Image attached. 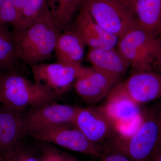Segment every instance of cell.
Here are the masks:
<instances>
[{"mask_svg":"<svg viewBox=\"0 0 161 161\" xmlns=\"http://www.w3.org/2000/svg\"><path fill=\"white\" fill-rule=\"evenodd\" d=\"M62 30L49 7L30 26L14 29L19 60L31 67L49 60Z\"/></svg>","mask_w":161,"mask_h":161,"instance_id":"6da1fadb","label":"cell"},{"mask_svg":"<svg viewBox=\"0 0 161 161\" xmlns=\"http://www.w3.org/2000/svg\"><path fill=\"white\" fill-rule=\"evenodd\" d=\"M58 98L13 69L3 70L0 74V104L23 111L32 106L57 101Z\"/></svg>","mask_w":161,"mask_h":161,"instance_id":"7a4b0ae2","label":"cell"},{"mask_svg":"<svg viewBox=\"0 0 161 161\" xmlns=\"http://www.w3.org/2000/svg\"><path fill=\"white\" fill-rule=\"evenodd\" d=\"M112 139L109 143L132 161H151L153 154L158 147V115L150 111L143 114L139 126L132 134Z\"/></svg>","mask_w":161,"mask_h":161,"instance_id":"3957f363","label":"cell"},{"mask_svg":"<svg viewBox=\"0 0 161 161\" xmlns=\"http://www.w3.org/2000/svg\"><path fill=\"white\" fill-rule=\"evenodd\" d=\"M78 107L58 103L57 101L32 106L22 112L26 136L34 132L73 124Z\"/></svg>","mask_w":161,"mask_h":161,"instance_id":"277c9868","label":"cell"},{"mask_svg":"<svg viewBox=\"0 0 161 161\" xmlns=\"http://www.w3.org/2000/svg\"><path fill=\"white\" fill-rule=\"evenodd\" d=\"M80 7L86 9L95 23L119 39L138 26L135 17L116 0H85Z\"/></svg>","mask_w":161,"mask_h":161,"instance_id":"5b68a950","label":"cell"},{"mask_svg":"<svg viewBox=\"0 0 161 161\" xmlns=\"http://www.w3.org/2000/svg\"><path fill=\"white\" fill-rule=\"evenodd\" d=\"M102 108L115 124L120 136H125L129 128L139 126L143 113L140 105L132 100L125 91L122 83H117L106 98Z\"/></svg>","mask_w":161,"mask_h":161,"instance_id":"8992f818","label":"cell"},{"mask_svg":"<svg viewBox=\"0 0 161 161\" xmlns=\"http://www.w3.org/2000/svg\"><path fill=\"white\" fill-rule=\"evenodd\" d=\"M155 38L139 26L119 39L117 49L136 71H153Z\"/></svg>","mask_w":161,"mask_h":161,"instance_id":"52a82bcc","label":"cell"},{"mask_svg":"<svg viewBox=\"0 0 161 161\" xmlns=\"http://www.w3.org/2000/svg\"><path fill=\"white\" fill-rule=\"evenodd\" d=\"M29 136L40 142L97 157L100 158L102 153L100 147L89 140L73 124L34 132Z\"/></svg>","mask_w":161,"mask_h":161,"instance_id":"ba28073f","label":"cell"},{"mask_svg":"<svg viewBox=\"0 0 161 161\" xmlns=\"http://www.w3.org/2000/svg\"><path fill=\"white\" fill-rule=\"evenodd\" d=\"M82 67L57 62H42L32 65L31 68L34 81L59 98L74 85Z\"/></svg>","mask_w":161,"mask_h":161,"instance_id":"9c48e42d","label":"cell"},{"mask_svg":"<svg viewBox=\"0 0 161 161\" xmlns=\"http://www.w3.org/2000/svg\"><path fill=\"white\" fill-rule=\"evenodd\" d=\"M73 125L92 142H101L116 136L115 124L102 107H78Z\"/></svg>","mask_w":161,"mask_h":161,"instance_id":"30bf717a","label":"cell"},{"mask_svg":"<svg viewBox=\"0 0 161 161\" xmlns=\"http://www.w3.org/2000/svg\"><path fill=\"white\" fill-rule=\"evenodd\" d=\"M23 111L0 104V158L11 154L26 136Z\"/></svg>","mask_w":161,"mask_h":161,"instance_id":"8fae6325","label":"cell"},{"mask_svg":"<svg viewBox=\"0 0 161 161\" xmlns=\"http://www.w3.org/2000/svg\"><path fill=\"white\" fill-rule=\"evenodd\" d=\"M128 95L139 105L161 98V74L153 71H136L122 82Z\"/></svg>","mask_w":161,"mask_h":161,"instance_id":"7c38bea8","label":"cell"},{"mask_svg":"<svg viewBox=\"0 0 161 161\" xmlns=\"http://www.w3.org/2000/svg\"><path fill=\"white\" fill-rule=\"evenodd\" d=\"M72 28L76 31L90 48H115L119 38L105 30L95 23L89 12L80 7Z\"/></svg>","mask_w":161,"mask_h":161,"instance_id":"4fadbf2b","label":"cell"},{"mask_svg":"<svg viewBox=\"0 0 161 161\" xmlns=\"http://www.w3.org/2000/svg\"><path fill=\"white\" fill-rule=\"evenodd\" d=\"M85 42L73 28L63 30L58 37L54 53L57 62L73 66H82Z\"/></svg>","mask_w":161,"mask_h":161,"instance_id":"5bb4252c","label":"cell"},{"mask_svg":"<svg viewBox=\"0 0 161 161\" xmlns=\"http://www.w3.org/2000/svg\"><path fill=\"white\" fill-rule=\"evenodd\" d=\"M86 60L95 69L120 79L130 66L117 48H90Z\"/></svg>","mask_w":161,"mask_h":161,"instance_id":"9a60e30c","label":"cell"},{"mask_svg":"<svg viewBox=\"0 0 161 161\" xmlns=\"http://www.w3.org/2000/svg\"><path fill=\"white\" fill-rule=\"evenodd\" d=\"M135 16L141 28L156 37L161 31V0H138Z\"/></svg>","mask_w":161,"mask_h":161,"instance_id":"2e32d148","label":"cell"},{"mask_svg":"<svg viewBox=\"0 0 161 161\" xmlns=\"http://www.w3.org/2000/svg\"><path fill=\"white\" fill-rule=\"evenodd\" d=\"M19 60L13 32L6 26L0 25V68L13 69Z\"/></svg>","mask_w":161,"mask_h":161,"instance_id":"e0dca14e","label":"cell"},{"mask_svg":"<svg viewBox=\"0 0 161 161\" xmlns=\"http://www.w3.org/2000/svg\"><path fill=\"white\" fill-rule=\"evenodd\" d=\"M82 67L80 74L75 80V90L80 98L88 104H95L106 98L109 92L96 86L85 75Z\"/></svg>","mask_w":161,"mask_h":161,"instance_id":"ac0fdd59","label":"cell"},{"mask_svg":"<svg viewBox=\"0 0 161 161\" xmlns=\"http://www.w3.org/2000/svg\"><path fill=\"white\" fill-rule=\"evenodd\" d=\"M82 0H58L57 5L51 11L53 17L62 30L71 23L75 12L81 5Z\"/></svg>","mask_w":161,"mask_h":161,"instance_id":"d6986e66","label":"cell"},{"mask_svg":"<svg viewBox=\"0 0 161 161\" xmlns=\"http://www.w3.org/2000/svg\"><path fill=\"white\" fill-rule=\"evenodd\" d=\"M10 24L14 29L24 28V19L22 13L12 3L10 0H4L0 7V25Z\"/></svg>","mask_w":161,"mask_h":161,"instance_id":"ffe728a7","label":"cell"},{"mask_svg":"<svg viewBox=\"0 0 161 161\" xmlns=\"http://www.w3.org/2000/svg\"><path fill=\"white\" fill-rule=\"evenodd\" d=\"M83 71L92 82L102 89L109 93L119 79L91 67L83 68Z\"/></svg>","mask_w":161,"mask_h":161,"instance_id":"44dd1931","label":"cell"},{"mask_svg":"<svg viewBox=\"0 0 161 161\" xmlns=\"http://www.w3.org/2000/svg\"><path fill=\"white\" fill-rule=\"evenodd\" d=\"M48 7L46 0H27L22 11L24 28L34 23Z\"/></svg>","mask_w":161,"mask_h":161,"instance_id":"7402d4cb","label":"cell"},{"mask_svg":"<svg viewBox=\"0 0 161 161\" xmlns=\"http://www.w3.org/2000/svg\"><path fill=\"white\" fill-rule=\"evenodd\" d=\"M41 143L40 151L43 161H80L52 144L43 142Z\"/></svg>","mask_w":161,"mask_h":161,"instance_id":"603a6c76","label":"cell"},{"mask_svg":"<svg viewBox=\"0 0 161 161\" xmlns=\"http://www.w3.org/2000/svg\"><path fill=\"white\" fill-rule=\"evenodd\" d=\"M2 161H43L41 152L39 155L33 150L25 147L23 141L12 153L2 159Z\"/></svg>","mask_w":161,"mask_h":161,"instance_id":"cb8c5ba5","label":"cell"},{"mask_svg":"<svg viewBox=\"0 0 161 161\" xmlns=\"http://www.w3.org/2000/svg\"><path fill=\"white\" fill-rule=\"evenodd\" d=\"M102 150L100 161H132L126 155L108 144Z\"/></svg>","mask_w":161,"mask_h":161,"instance_id":"d4e9b609","label":"cell"},{"mask_svg":"<svg viewBox=\"0 0 161 161\" xmlns=\"http://www.w3.org/2000/svg\"><path fill=\"white\" fill-rule=\"evenodd\" d=\"M153 71L161 74V31L155 38Z\"/></svg>","mask_w":161,"mask_h":161,"instance_id":"484cf974","label":"cell"},{"mask_svg":"<svg viewBox=\"0 0 161 161\" xmlns=\"http://www.w3.org/2000/svg\"><path fill=\"white\" fill-rule=\"evenodd\" d=\"M123 7L135 17V9L138 0H116Z\"/></svg>","mask_w":161,"mask_h":161,"instance_id":"4316f807","label":"cell"},{"mask_svg":"<svg viewBox=\"0 0 161 161\" xmlns=\"http://www.w3.org/2000/svg\"><path fill=\"white\" fill-rule=\"evenodd\" d=\"M12 3L22 13L27 0H10Z\"/></svg>","mask_w":161,"mask_h":161,"instance_id":"83f0119b","label":"cell"},{"mask_svg":"<svg viewBox=\"0 0 161 161\" xmlns=\"http://www.w3.org/2000/svg\"><path fill=\"white\" fill-rule=\"evenodd\" d=\"M151 161H161V146L156 149L153 154Z\"/></svg>","mask_w":161,"mask_h":161,"instance_id":"f1b7e54d","label":"cell"},{"mask_svg":"<svg viewBox=\"0 0 161 161\" xmlns=\"http://www.w3.org/2000/svg\"><path fill=\"white\" fill-rule=\"evenodd\" d=\"M159 126V139L158 147L161 146V114L158 115Z\"/></svg>","mask_w":161,"mask_h":161,"instance_id":"f546056e","label":"cell"},{"mask_svg":"<svg viewBox=\"0 0 161 161\" xmlns=\"http://www.w3.org/2000/svg\"><path fill=\"white\" fill-rule=\"evenodd\" d=\"M4 0H0V7L2 6V4L4 2Z\"/></svg>","mask_w":161,"mask_h":161,"instance_id":"4dcf8cb0","label":"cell"},{"mask_svg":"<svg viewBox=\"0 0 161 161\" xmlns=\"http://www.w3.org/2000/svg\"><path fill=\"white\" fill-rule=\"evenodd\" d=\"M3 70H4V69H2L0 68V74H1V72H2V71H3Z\"/></svg>","mask_w":161,"mask_h":161,"instance_id":"1f68e13d","label":"cell"},{"mask_svg":"<svg viewBox=\"0 0 161 161\" xmlns=\"http://www.w3.org/2000/svg\"><path fill=\"white\" fill-rule=\"evenodd\" d=\"M0 161H2V158H0Z\"/></svg>","mask_w":161,"mask_h":161,"instance_id":"d6a6232c","label":"cell"},{"mask_svg":"<svg viewBox=\"0 0 161 161\" xmlns=\"http://www.w3.org/2000/svg\"><path fill=\"white\" fill-rule=\"evenodd\" d=\"M85 1V0H82V2H83V1ZM82 2H81V3H82Z\"/></svg>","mask_w":161,"mask_h":161,"instance_id":"836d02e7","label":"cell"}]
</instances>
